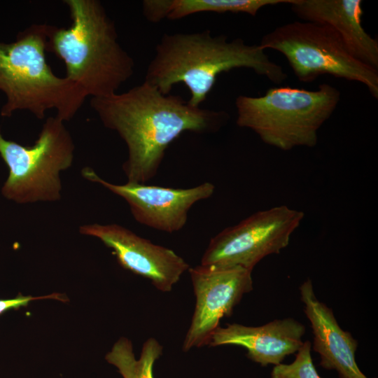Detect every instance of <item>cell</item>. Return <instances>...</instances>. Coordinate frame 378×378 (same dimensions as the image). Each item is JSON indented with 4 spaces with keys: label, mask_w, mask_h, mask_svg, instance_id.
<instances>
[{
    "label": "cell",
    "mask_w": 378,
    "mask_h": 378,
    "mask_svg": "<svg viewBox=\"0 0 378 378\" xmlns=\"http://www.w3.org/2000/svg\"><path fill=\"white\" fill-rule=\"evenodd\" d=\"M69 28L52 26L47 50L66 66V77L88 97L117 92L134 74V61L120 46L113 21L98 0H64Z\"/></svg>",
    "instance_id": "obj_3"
},
{
    "label": "cell",
    "mask_w": 378,
    "mask_h": 378,
    "mask_svg": "<svg viewBox=\"0 0 378 378\" xmlns=\"http://www.w3.org/2000/svg\"><path fill=\"white\" fill-rule=\"evenodd\" d=\"M237 68L251 69L276 85L288 77L259 45L246 44L240 38L228 41L226 36H213L205 30L164 34L155 47L144 81L163 94H169L175 84L182 83L191 94L188 104L200 107L216 77Z\"/></svg>",
    "instance_id": "obj_2"
},
{
    "label": "cell",
    "mask_w": 378,
    "mask_h": 378,
    "mask_svg": "<svg viewBox=\"0 0 378 378\" xmlns=\"http://www.w3.org/2000/svg\"><path fill=\"white\" fill-rule=\"evenodd\" d=\"M304 332V326L293 318L276 319L258 327L232 323L219 326L208 345L240 346L246 349L248 358L262 366L277 365L300 349Z\"/></svg>",
    "instance_id": "obj_12"
},
{
    "label": "cell",
    "mask_w": 378,
    "mask_h": 378,
    "mask_svg": "<svg viewBox=\"0 0 378 378\" xmlns=\"http://www.w3.org/2000/svg\"><path fill=\"white\" fill-rule=\"evenodd\" d=\"M188 271L196 302L183 351L209 344L222 318L232 314L243 295L253 289L252 271L241 267L200 265Z\"/></svg>",
    "instance_id": "obj_9"
},
{
    "label": "cell",
    "mask_w": 378,
    "mask_h": 378,
    "mask_svg": "<svg viewBox=\"0 0 378 378\" xmlns=\"http://www.w3.org/2000/svg\"><path fill=\"white\" fill-rule=\"evenodd\" d=\"M340 94L334 86L323 83L316 90L278 87L260 97L239 95L236 122L283 150L314 147L318 132L336 109Z\"/></svg>",
    "instance_id": "obj_5"
},
{
    "label": "cell",
    "mask_w": 378,
    "mask_h": 378,
    "mask_svg": "<svg viewBox=\"0 0 378 378\" xmlns=\"http://www.w3.org/2000/svg\"><path fill=\"white\" fill-rule=\"evenodd\" d=\"M304 216L303 211L286 205L257 211L214 237L201 265L237 266L252 271L262 258L288 245Z\"/></svg>",
    "instance_id": "obj_8"
},
{
    "label": "cell",
    "mask_w": 378,
    "mask_h": 378,
    "mask_svg": "<svg viewBox=\"0 0 378 378\" xmlns=\"http://www.w3.org/2000/svg\"><path fill=\"white\" fill-rule=\"evenodd\" d=\"M82 234L100 239L113 251L119 264L150 280L159 290L169 292L189 265L173 250L155 244L118 224L82 225Z\"/></svg>",
    "instance_id": "obj_11"
},
{
    "label": "cell",
    "mask_w": 378,
    "mask_h": 378,
    "mask_svg": "<svg viewBox=\"0 0 378 378\" xmlns=\"http://www.w3.org/2000/svg\"><path fill=\"white\" fill-rule=\"evenodd\" d=\"M287 59L296 78L311 83L330 75L364 85L378 99V71L356 59L330 27L320 23L294 21L264 35L258 44Z\"/></svg>",
    "instance_id": "obj_6"
},
{
    "label": "cell",
    "mask_w": 378,
    "mask_h": 378,
    "mask_svg": "<svg viewBox=\"0 0 378 378\" xmlns=\"http://www.w3.org/2000/svg\"><path fill=\"white\" fill-rule=\"evenodd\" d=\"M90 104L104 127L125 141L128 157L122 169L128 181L139 183L155 176L166 149L182 133L215 132L229 119L224 111L192 106L145 81L122 93L91 98Z\"/></svg>",
    "instance_id": "obj_1"
},
{
    "label": "cell",
    "mask_w": 378,
    "mask_h": 378,
    "mask_svg": "<svg viewBox=\"0 0 378 378\" xmlns=\"http://www.w3.org/2000/svg\"><path fill=\"white\" fill-rule=\"evenodd\" d=\"M81 173L86 179L98 183L122 197L137 222L170 233L182 229L191 206L211 197L215 190L209 182L190 188L148 186L130 181L117 185L102 179L91 167L83 168Z\"/></svg>",
    "instance_id": "obj_10"
},
{
    "label": "cell",
    "mask_w": 378,
    "mask_h": 378,
    "mask_svg": "<svg viewBox=\"0 0 378 378\" xmlns=\"http://www.w3.org/2000/svg\"><path fill=\"white\" fill-rule=\"evenodd\" d=\"M74 144L64 122L49 117L31 146L7 140L0 130V155L9 169L1 192L18 203L60 200L59 174L73 162Z\"/></svg>",
    "instance_id": "obj_7"
},
{
    "label": "cell",
    "mask_w": 378,
    "mask_h": 378,
    "mask_svg": "<svg viewBox=\"0 0 378 378\" xmlns=\"http://www.w3.org/2000/svg\"><path fill=\"white\" fill-rule=\"evenodd\" d=\"M61 297L63 296H60L59 294L57 293L41 297L24 296L20 295L15 298L0 300V314L11 309H18L21 307L27 306L31 301L35 300L52 298L64 301V300L61 298Z\"/></svg>",
    "instance_id": "obj_18"
},
{
    "label": "cell",
    "mask_w": 378,
    "mask_h": 378,
    "mask_svg": "<svg viewBox=\"0 0 378 378\" xmlns=\"http://www.w3.org/2000/svg\"><path fill=\"white\" fill-rule=\"evenodd\" d=\"M52 26L34 24L15 41H0V91L6 97L2 117L27 111L43 119L48 110L64 122L73 118L87 96L74 83L55 74L46 58Z\"/></svg>",
    "instance_id": "obj_4"
},
{
    "label": "cell",
    "mask_w": 378,
    "mask_h": 378,
    "mask_svg": "<svg viewBox=\"0 0 378 378\" xmlns=\"http://www.w3.org/2000/svg\"><path fill=\"white\" fill-rule=\"evenodd\" d=\"M162 349L157 340L150 337L143 345L140 358L136 359L131 341L121 337L105 358L118 369L123 378H154L153 365L162 355Z\"/></svg>",
    "instance_id": "obj_16"
},
{
    "label": "cell",
    "mask_w": 378,
    "mask_h": 378,
    "mask_svg": "<svg viewBox=\"0 0 378 378\" xmlns=\"http://www.w3.org/2000/svg\"><path fill=\"white\" fill-rule=\"evenodd\" d=\"M295 360L290 364L275 365L272 378H321L311 356V342L306 341L297 351Z\"/></svg>",
    "instance_id": "obj_17"
},
{
    "label": "cell",
    "mask_w": 378,
    "mask_h": 378,
    "mask_svg": "<svg viewBox=\"0 0 378 378\" xmlns=\"http://www.w3.org/2000/svg\"><path fill=\"white\" fill-rule=\"evenodd\" d=\"M289 4L304 21L330 27L356 59L378 71V41L362 25V1L292 0Z\"/></svg>",
    "instance_id": "obj_13"
},
{
    "label": "cell",
    "mask_w": 378,
    "mask_h": 378,
    "mask_svg": "<svg viewBox=\"0 0 378 378\" xmlns=\"http://www.w3.org/2000/svg\"><path fill=\"white\" fill-rule=\"evenodd\" d=\"M292 0H145L143 14L150 22L164 18L174 20L202 13H246L255 16L265 6L290 4Z\"/></svg>",
    "instance_id": "obj_15"
},
{
    "label": "cell",
    "mask_w": 378,
    "mask_h": 378,
    "mask_svg": "<svg viewBox=\"0 0 378 378\" xmlns=\"http://www.w3.org/2000/svg\"><path fill=\"white\" fill-rule=\"evenodd\" d=\"M300 290L312 328L313 349L320 356V365L337 370L340 378H367L355 359L358 342L340 327L332 309L317 299L312 281L307 279Z\"/></svg>",
    "instance_id": "obj_14"
}]
</instances>
